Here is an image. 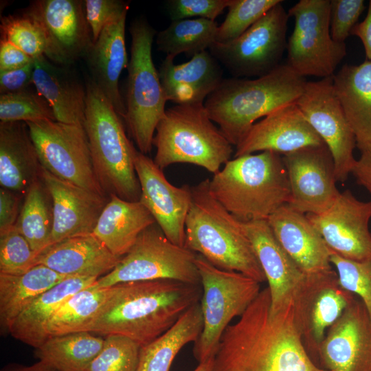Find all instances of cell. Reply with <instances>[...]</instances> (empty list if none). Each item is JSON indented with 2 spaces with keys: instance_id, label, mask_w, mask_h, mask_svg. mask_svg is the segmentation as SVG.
I'll return each mask as SVG.
<instances>
[{
  "instance_id": "cell-13",
  "label": "cell",
  "mask_w": 371,
  "mask_h": 371,
  "mask_svg": "<svg viewBox=\"0 0 371 371\" xmlns=\"http://www.w3.org/2000/svg\"><path fill=\"white\" fill-rule=\"evenodd\" d=\"M25 123L45 169L60 179L107 196L96 179L83 126L49 120Z\"/></svg>"
},
{
  "instance_id": "cell-47",
  "label": "cell",
  "mask_w": 371,
  "mask_h": 371,
  "mask_svg": "<svg viewBox=\"0 0 371 371\" xmlns=\"http://www.w3.org/2000/svg\"><path fill=\"white\" fill-rule=\"evenodd\" d=\"M87 21L95 41L105 26L127 14L129 4L120 0H85Z\"/></svg>"
},
{
  "instance_id": "cell-21",
  "label": "cell",
  "mask_w": 371,
  "mask_h": 371,
  "mask_svg": "<svg viewBox=\"0 0 371 371\" xmlns=\"http://www.w3.org/2000/svg\"><path fill=\"white\" fill-rule=\"evenodd\" d=\"M325 144L295 102L284 105L256 122L236 146L234 157L255 152L286 155Z\"/></svg>"
},
{
  "instance_id": "cell-8",
  "label": "cell",
  "mask_w": 371,
  "mask_h": 371,
  "mask_svg": "<svg viewBox=\"0 0 371 371\" xmlns=\"http://www.w3.org/2000/svg\"><path fill=\"white\" fill-rule=\"evenodd\" d=\"M131 36L124 120L138 150L147 155L153 148L156 127L165 114L167 100L152 57L157 31L143 18L135 19Z\"/></svg>"
},
{
  "instance_id": "cell-34",
  "label": "cell",
  "mask_w": 371,
  "mask_h": 371,
  "mask_svg": "<svg viewBox=\"0 0 371 371\" xmlns=\"http://www.w3.org/2000/svg\"><path fill=\"white\" fill-rule=\"evenodd\" d=\"M203 329L200 302L190 307L167 331L140 348L137 371H170L183 346L195 342Z\"/></svg>"
},
{
  "instance_id": "cell-10",
  "label": "cell",
  "mask_w": 371,
  "mask_h": 371,
  "mask_svg": "<svg viewBox=\"0 0 371 371\" xmlns=\"http://www.w3.org/2000/svg\"><path fill=\"white\" fill-rule=\"evenodd\" d=\"M196 253L172 243L155 223L145 229L115 268L93 286L107 288L139 281L172 280L201 285Z\"/></svg>"
},
{
  "instance_id": "cell-27",
  "label": "cell",
  "mask_w": 371,
  "mask_h": 371,
  "mask_svg": "<svg viewBox=\"0 0 371 371\" xmlns=\"http://www.w3.org/2000/svg\"><path fill=\"white\" fill-rule=\"evenodd\" d=\"M126 14L106 25L87 51L85 58L91 79L110 101L118 115L126 113L119 79L128 61L125 42Z\"/></svg>"
},
{
  "instance_id": "cell-53",
  "label": "cell",
  "mask_w": 371,
  "mask_h": 371,
  "mask_svg": "<svg viewBox=\"0 0 371 371\" xmlns=\"http://www.w3.org/2000/svg\"><path fill=\"white\" fill-rule=\"evenodd\" d=\"M1 371H56L55 369L46 364L45 363L38 361V362L30 365H22L15 363H8L3 367Z\"/></svg>"
},
{
  "instance_id": "cell-44",
  "label": "cell",
  "mask_w": 371,
  "mask_h": 371,
  "mask_svg": "<svg viewBox=\"0 0 371 371\" xmlns=\"http://www.w3.org/2000/svg\"><path fill=\"white\" fill-rule=\"evenodd\" d=\"M37 256L14 226L0 232V273H23L36 265Z\"/></svg>"
},
{
  "instance_id": "cell-39",
  "label": "cell",
  "mask_w": 371,
  "mask_h": 371,
  "mask_svg": "<svg viewBox=\"0 0 371 371\" xmlns=\"http://www.w3.org/2000/svg\"><path fill=\"white\" fill-rule=\"evenodd\" d=\"M56 120L49 102L32 87L20 92L1 94V122Z\"/></svg>"
},
{
  "instance_id": "cell-1",
  "label": "cell",
  "mask_w": 371,
  "mask_h": 371,
  "mask_svg": "<svg viewBox=\"0 0 371 371\" xmlns=\"http://www.w3.org/2000/svg\"><path fill=\"white\" fill-rule=\"evenodd\" d=\"M214 371L328 370L319 368L309 356L293 304L271 311L267 287L224 331L214 355Z\"/></svg>"
},
{
  "instance_id": "cell-9",
  "label": "cell",
  "mask_w": 371,
  "mask_h": 371,
  "mask_svg": "<svg viewBox=\"0 0 371 371\" xmlns=\"http://www.w3.org/2000/svg\"><path fill=\"white\" fill-rule=\"evenodd\" d=\"M202 295L203 329L194 342V355L201 363L214 357L231 321L240 317L260 292V283L236 271L217 268L196 254Z\"/></svg>"
},
{
  "instance_id": "cell-32",
  "label": "cell",
  "mask_w": 371,
  "mask_h": 371,
  "mask_svg": "<svg viewBox=\"0 0 371 371\" xmlns=\"http://www.w3.org/2000/svg\"><path fill=\"white\" fill-rule=\"evenodd\" d=\"M155 223L150 212L139 201H128L111 195L92 234L113 254L122 258L139 234Z\"/></svg>"
},
{
  "instance_id": "cell-54",
  "label": "cell",
  "mask_w": 371,
  "mask_h": 371,
  "mask_svg": "<svg viewBox=\"0 0 371 371\" xmlns=\"http://www.w3.org/2000/svg\"><path fill=\"white\" fill-rule=\"evenodd\" d=\"M214 359L212 357L207 360L199 363L193 371H214Z\"/></svg>"
},
{
  "instance_id": "cell-12",
  "label": "cell",
  "mask_w": 371,
  "mask_h": 371,
  "mask_svg": "<svg viewBox=\"0 0 371 371\" xmlns=\"http://www.w3.org/2000/svg\"><path fill=\"white\" fill-rule=\"evenodd\" d=\"M282 2L273 6L237 38L226 43L215 42L208 49L232 78H258L282 64L286 49L289 18Z\"/></svg>"
},
{
  "instance_id": "cell-52",
  "label": "cell",
  "mask_w": 371,
  "mask_h": 371,
  "mask_svg": "<svg viewBox=\"0 0 371 371\" xmlns=\"http://www.w3.org/2000/svg\"><path fill=\"white\" fill-rule=\"evenodd\" d=\"M350 35L357 36L363 45L366 56L371 61V0L369 1L366 16L352 28Z\"/></svg>"
},
{
  "instance_id": "cell-41",
  "label": "cell",
  "mask_w": 371,
  "mask_h": 371,
  "mask_svg": "<svg viewBox=\"0 0 371 371\" xmlns=\"http://www.w3.org/2000/svg\"><path fill=\"white\" fill-rule=\"evenodd\" d=\"M281 0H232L224 21L218 26L216 42H230L247 31Z\"/></svg>"
},
{
  "instance_id": "cell-15",
  "label": "cell",
  "mask_w": 371,
  "mask_h": 371,
  "mask_svg": "<svg viewBox=\"0 0 371 371\" xmlns=\"http://www.w3.org/2000/svg\"><path fill=\"white\" fill-rule=\"evenodd\" d=\"M24 13L43 27L47 41L45 56L56 65L68 66L85 58L93 44L84 1H32Z\"/></svg>"
},
{
  "instance_id": "cell-2",
  "label": "cell",
  "mask_w": 371,
  "mask_h": 371,
  "mask_svg": "<svg viewBox=\"0 0 371 371\" xmlns=\"http://www.w3.org/2000/svg\"><path fill=\"white\" fill-rule=\"evenodd\" d=\"M109 295L85 331L126 337L142 346L171 328L200 302V285L172 280L120 283Z\"/></svg>"
},
{
  "instance_id": "cell-42",
  "label": "cell",
  "mask_w": 371,
  "mask_h": 371,
  "mask_svg": "<svg viewBox=\"0 0 371 371\" xmlns=\"http://www.w3.org/2000/svg\"><path fill=\"white\" fill-rule=\"evenodd\" d=\"M140 348L126 337L105 336L102 348L85 371H137Z\"/></svg>"
},
{
  "instance_id": "cell-46",
  "label": "cell",
  "mask_w": 371,
  "mask_h": 371,
  "mask_svg": "<svg viewBox=\"0 0 371 371\" xmlns=\"http://www.w3.org/2000/svg\"><path fill=\"white\" fill-rule=\"evenodd\" d=\"M231 3L232 0H169L166 4L171 21L194 16L214 21Z\"/></svg>"
},
{
  "instance_id": "cell-38",
  "label": "cell",
  "mask_w": 371,
  "mask_h": 371,
  "mask_svg": "<svg viewBox=\"0 0 371 371\" xmlns=\"http://www.w3.org/2000/svg\"><path fill=\"white\" fill-rule=\"evenodd\" d=\"M109 289L92 284L71 295L47 324V338L85 331L106 301Z\"/></svg>"
},
{
  "instance_id": "cell-19",
  "label": "cell",
  "mask_w": 371,
  "mask_h": 371,
  "mask_svg": "<svg viewBox=\"0 0 371 371\" xmlns=\"http://www.w3.org/2000/svg\"><path fill=\"white\" fill-rule=\"evenodd\" d=\"M134 166L140 184L139 201L148 209L165 236L184 247L186 221L192 199V186L176 187L153 159L137 149Z\"/></svg>"
},
{
  "instance_id": "cell-17",
  "label": "cell",
  "mask_w": 371,
  "mask_h": 371,
  "mask_svg": "<svg viewBox=\"0 0 371 371\" xmlns=\"http://www.w3.org/2000/svg\"><path fill=\"white\" fill-rule=\"evenodd\" d=\"M306 216L331 252L356 261L371 260V201H360L346 190L324 212Z\"/></svg>"
},
{
  "instance_id": "cell-25",
  "label": "cell",
  "mask_w": 371,
  "mask_h": 371,
  "mask_svg": "<svg viewBox=\"0 0 371 371\" xmlns=\"http://www.w3.org/2000/svg\"><path fill=\"white\" fill-rule=\"evenodd\" d=\"M166 56L159 68L161 84L168 100L176 104H204L223 80L221 65L208 50L182 64Z\"/></svg>"
},
{
  "instance_id": "cell-18",
  "label": "cell",
  "mask_w": 371,
  "mask_h": 371,
  "mask_svg": "<svg viewBox=\"0 0 371 371\" xmlns=\"http://www.w3.org/2000/svg\"><path fill=\"white\" fill-rule=\"evenodd\" d=\"M355 295L339 283L336 271L308 275L293 305L306 350L317 353L328 328L341 316Z\"/></svg>"
},
{
  "instance_id": "cell-4",
  "label": "cell",
  "mask_w": 371,
  "mask_h": 371,
  "mask_svg": "<svg viewBox=\"0 0 371 371\" xmlns=\"http://www.w3.org/2000/svg\"><path fill=\"white\" fill-rule=\"evenodd\" d=\"M213 197L238 221L267 220L288 204L291 190L282 157L272 151L234 157L210 179Z\"/></svg>"
},
{
  "instance_id": "cell-7",
  "label": "cell",
  "mask_w": 371,
  "mask_h": 371,
  "mask_svg": "<svg viewBox=\"0 0 371 371\" xmlns=\"http://www.w3.org/2000/svg\"><path fill=\"white\" fill-rule=\"evenodd\" d=\"M155 164L162 170L177 163L194 164L213 175L231 159L232 145L210 118L204 104L166 109L156 127Z\"/></svg>"
},
{
  "instance_id": "cell-26",
  "label": "cell",
  "mask_w": 371,
  "mask_h": 371,
  "mask_svg": "<svg viewBox=\"0 0 371 371\" xmlns=\"http://www.w3.org/2000/svg\"><path fill=\"white\" fill-rule=\"evenodd\" d=\"M121 258L113 254L93 234L66 238L43 250L36 265H43L67 277L100 278Z\"/></svg>"
},
{
  "instance_id": "cell-45",
  "label": "cell",
  "mask_w": 371,
  "mask_h": 371,
  "mask_svg": "<svg viewBox=\"0 0 371 371\" xmlns=\"http://www.w3.org/2000/svg\"><path fill=\"white\" fill-rule=\"evenodd\" d=\"M330 31L333 41L345 43L365 9L363 0H330Z\"/></svg>"
},
{
  "instance_id": "cell-24",
  "label": "cell",
  "mask_w": 371,
  "mask_h": 371,
  "mask_svg": "<svg viewBox=\"0 0 371 371\" xmlns=\"http://www.w3.org/2000/svg\"><path fill=\"white\" fill-rule=\"evenodd\" d=\"M267 221L281 247L304 273L333 269L331 251L306 214L286 204Z\"/></svg>"
},
{
  "instance_id": "cell-40",
  "label": "cell",
  "mask_w": 371,
  "mask_h": 371,
  "mask_svg": "<svg viewBox=\"0 0 371 371\" xmlns=\"http://www.w3.org/2000/svg\"><path fill=\"white\" fill-rule=\"evenodd\" d=\"M1 40L9 41L33 59L45 56L47 41L37 21L25 13L9 15L1 19Z\"/></svg>"
},
{
  "instance_id": "cell-48",
  "label": "cell",
  "mask_w": 371,
  "mask_h": 371,
  "mask_svg": "<svg viewBox=\"0 0 371 371\" xmlns=\"http://www.w3.org/2000/svg\"><path fill=\"white\" fill-rule=\"evenodd\" d=\"M34 63L33 60L23 67L6 71H1V94L20 92L34 85Z\"/></svg>"
},
{
  "instance_id": "cell-51",
  "label": "cell",
  "mask_w": 371,
  "mask_h": 371,
  "mask_svg": "<svg viewBox=\"0 0 371 371\" xmlns=\"http://www.w3.org/2000/svg\"><path fill=\"white\" fill-rule=\"evenodd\" d=\"M351 174L371 196V146L361 151Z\"/></svg>"
},
{
  "instance_id": "cell-43",
  "label": "cell",
  "mask_w": 371,
  "mask_h": 371,
  "mask_svg": "<svg viewBox=\"0 0 371 371\" xmlns=\"http://www.w3.org/2000/svg\"><path fill=\"white\" fill-rule=\"evenodd\" d=\"M330 262L341 286L359 297L371 319V260L356 261L331 252Z\"/></svg>"
},
{
  "instance_id": "cell-5",
  "label": "cell",
  "mask_w": 371,
  "mask_h": 371,
  "mask_svg": "<svg viewBox=\"0 0 371 371\" xmlns=\"http://www.w3.org/2000/svg\"><path fill=\"white\" fill-rule=\"evenodd\" d=\"M209 184L207 178L192 186L184 247L217 268L266 281L243 223L213 197Z\"/></svg>"
},
{
  "instance_id": "cell-3",
  "label": "cell",
  "mask_w": 371,
  "mask_h": 371,
  "mask_svg": "<svg viewBox=\"0 0 371 371\" xmlns=\"http://www.w3.org/2000/svg\"><path fill=\"white\" fill-rule=\"evenodd\" d=\"M306 82L286 63L281 64L254 79L223 78L204 106L229 142L236 146L257 120L295 102Z\"/></svg>"
},
{
  "instance_id": "cell-33",
  "label": "cell",
  "mask_w": 371,
  "mask_h": 371,
  "mask_svg": "<svg viewBox=\"0 0 371 371\" xmlns=\"http://www.w3.org/2000/svg\"><path fill=\"white\" fill-rule=\"evenodd\" d=\"M43 265H36L20 274L0 273V325L3 333L16 317L42 293L63 280Z\"/></svg>"
},
{
  "instance_id": "cell-22",
  "label": "cell",
  "mask_w": 371,
  "mask_h": 371,
  "mask_svg": "<svg viewBox=\"0 0 371 371\" xmlns=\"http://www.w3.org/2000/svg\"><path fill=\"white\" fill-rule=\"evenodd\" d=\"M41 177L53 201L54 224L47 247L68 238L92 234L109 196L60 179L43 166Z\"/></svg>"
},
{
  "instance_id": "cell-30",
  "label": "cell",
  "mask_w": 371,
  "mask_h": 371,
  "mask_svg": "<svg viewBox=\"0 0 371 371\" xmlns=\"http://www.w3.org/2000/svg\"><path fill=\"white\" fill-rule=\"evenodd\" d=\"M333 87L360 151L371 146V61L346 64L333 76Z\"/></svg>"
},
{
  "instance_id": "cell-29",
  "label": "cell",
  "mask_w": 371,
  "mask_h": 371,
  "mask_svg": "<svg viewBox=\"0 0 371 371\" xmlns=\"http://www.w3.org/2000/svg\"><path fill=\"white\" fill-rule=\"evenodd\" d=\"M33 84L49 102L56 120L84 126L86 89L64 66L45 56L34 59Z\"/></svg>"
},
{
  "instance_id": "cell-35",
  "label": "cell",
  "mask_w": 371,
  "mask_h": 371,
  "mask_svg": "<svg viewBox=\"0 0 371 371\" xmlns=\"http://www.w3.org/2000/svg\"><path fill=\"white\" fill-rule=\"evenodd\" d=\"M104 338L81 331L48 337L35 357L56 371H85L102 348Z\"/></svg>"
},
{
  "instance_id": "cell-20",
  "label": "cell",
  "mask_w": 371,
  "mask_h": 371,
  "mask_svg": "<svg viewBox=\"0 0 371 371\" xmlns=\"http://www.w3.org/2000/svg\"><path fill=\"white\" fill-rule=\"evenodd\" d=\"M317 354L328 371H371V319L359 298L328 328Z\"/></svg>"
},
{
  "instance_id": "cell-16",
  "label": "cell",
  "mask_w": 371,
  "mask_h": 371,
  "mask_svg": "<svg viewBox=\"0 0 371 371\" xmlns=\"http://www.w3.org/2000/svg\"><path fill=\"white\" fill-rule=\"evenodd\" d=\"M291 190L289 205L297 211L317 214L339 196L334 162L325 144L311 146L282 155Z\"/></svg>"
},
{
  "instance_id": "cell-49",
  "label": "cell",
  "mask_w": 371,
  "mask_h": 371,
  "mask_svg": "<svg viewBox=\"0 0 371 371\" xmlns=\"http://www.w3.org/2000/svg\"><path fill=\"white\" fill-rule=\"evenodd\" d=\"M24 195L1 188L0 189V232L13 227L19 216Z\"/></svg>"
},
{
  "instance_id": "cell-6",
  "label": "cell",
  "mask_w": 371,
  "mask_h": 371,
  "mask_svg": "<svg viewBox=\"0 0 371 371\" xmlns=\"http://www.w3.org/2000/svg\"><path fill=\"white\" fill-rule=\"evenodd\" d=\"M85 89L83 126L96 179L107 196L139 201L141 188L134 166L136 148L126 134L122 117L90 77Z\"/></svg>"
},
{
  "instance_id": "cell-37",
  "label": "cell",
  "mask_w": 371,
  "mask_h": 371,
  "mask_svg": "<svg viewBox=\"0 0 371 371\" xmlns=\"http://www.w3.org/2000/svg\"><path fill=\"white\" fill-rule=\"evenodd\" d=\"M217 29L215 21L205 19L173 21L157 34V48L166 56L175 58L180 54H186L192 57L208 50L216 42Z\"/></svg>"
},
{
  "instance_id": "cell-11",
  "label": "cell",
  "mask_w": 371,
  "mask_h": 371,
  "mask_svg": "<svg viewBox=\"0 0 371 371\" xmlns=\"http://www.w3.org/2000/svg\"><path fill=\"white\" fill-rule=\"evenodd\" d=\"M330 6V0H300L287 11L294 28L287 41L286 64L304 78L333 76L346 55V43L331 37Z\"/></svg>"
},
{
  "instance_id": "cell-50",
  "label": "cell",
  "mask_w": 371,
  "mask_h": 371,
  "mask_svg": "<svg viewBox=\"0 0 371 371\" xmlns=\"http://www.w3.org/2000/svg\"><path fill=\"white\" fill-rule=\"evenodd\" d=\"M34 59L12 43L0 41V72L23 67Z\"/></svg>"
},
{
  "instance_id": "cell-31",
  "label": "cell",
  "mask_w": 371,
  "mask_h": 371,
  "mask_svg": "<svg viewBox=\"0 0 371 371\" xmlns=\"http://www.w3.org/2000/svg\"><path fill=\"white\" fill-rule=\"evenodd\" d=\"M98 278L69 277L38 296L13 321L8 333L35 349L47 339V326L60 306L76 293L92 286Z\"/></svg>"
},
{
  "instance_id": "cell-28",
  "label": "cell",
  "mask_w": 371,
  "mask_h": 371,
  "mask_svg": "<svg viewBox=\"0 0 371 371\" xmlns=\"http://www.w3.org/2000/svg\"><path fill=\"white\" fill-rule=\"evenodd\" d=\"M42 166L24 122L0 123V184L25 195L41 177Z\"/></svg>"
},
{
  "instance_id": "cell-36",
  "label": "cell",
  "mask_w": 371,
  "mask_h": 371,
  "mask_svg": "<svg viewBox=\"0 0 371 371\" xmlns=\"http://www.w3.org/2000/svg\"><path fill=\"white\" fill-rule=\"evenodd\" d=\"M53 224L52 196L40 177L26 191L14 227L38 256L47 247Z\"/></svg>"
},
{
  "instance_id": "cell-14",
  "label": "cell",
  "mask_w": 371,
  "mask_h": 371,
  "mask_svg": "<svg viewBox=\"0 0 371 371\" xmlns=\"http://www.w3.org/2000/svg\"><path fill=\"white\" fill-rule=\"evenodd\" d=\"M295 104L328 148L337 181L347 180L356 164L355 135L334 87L333 76L306 81Z\"/></svg>"
},
{
  "instance_id": "cell-23",
  "label": "cell",
  "mask_w": 371,
  "mask_h": 371,
  "mask_svg": "<svg viewBox=\"0 0 371 371\" xmlns=\"http://www.w3.org/2000/svg\"><path fill=\"white\" fill-rule=\"evenodd\" d=\"M243 225L268 282L271 311L293 304L308 275L281 247L267 221L245 222Z\"/></svg>"
}]
</instances>
